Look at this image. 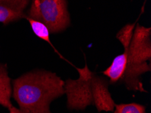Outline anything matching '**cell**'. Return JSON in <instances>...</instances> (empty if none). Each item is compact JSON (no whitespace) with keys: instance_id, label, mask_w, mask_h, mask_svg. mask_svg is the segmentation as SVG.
Here are the masks:
<instances>
[{"instance_id":"6da1fadb","label":"cell","mask_w":151,"mask_h":113,"mask_svg":"<svg viewBox=\"0 0 151 113\" xmlns=\"http://www.w3.org/2000/svg\"><path fill=\"white\" fill-rule=\"evenodd\" d=\"M65 81L56 73L37 70L13 81L12 96L26 113H52L50 106L65 94Z\"/></svg>"},{"instance_id":"7a4b0ae2","label":"cell","mask_w":151,"mask_h":113,"mask_svg":"<svg viewBox=\"0 0 151 113\" xmlns=\"http://www.w3.org/2000/svg\"><path fill=\"white\" fill-rule=\"evenodd\" d=\"M28 17L43 23L52 33L64 31L70 23L67 0H32Z\"/></svg>"},{"instance_id":"3957f363","label":"cell","mask_w":151,"mask_h":113,"mask_svg":"<svg viewBox=\"0 0 151 113\" xmlns=\"http://www.w3.org/2000/svg\"><path fill=\"white\" fill-rule=\"evenodd\" d=\"M79 74V79H67L65 81L64 89L67 98L68 109L82 110L88 106L93 105L91 87V77L93 73L87 64L84 68H76Z\"/></svg>"},{"instance_id":"277c9868","label":"cell","mask_w":151,"mask_h":113,"mask_svg":"<svg viewBox=\"0 0 151 113\" xmlns=\"http://www.w3.org/2000/svg\"><path fill=\"white\" fill-rule=\"evenodd\" d=\"M126 48L127 59L136 64L146 63L151 59V29L137 24L129 45Z\"/></svg>"},{"instance_id":"5b68a950","label":"cell","mask_w":151,"mask_h":113,"mask_svg":"<svg viewBox=\"0 0 151 113\" xmlns=\"http://www.w3.org/2000/svg\"><path fill=\"white\" fill-rule=\"evenodd\" d=\"M109 85L108 80L93 74L91 77L93 101L98 112H113L115 110L116 104L109 92Z\"/></svg>"},{"instance_id":"8992f818","label":"cell","mask_w":151,"mask_h":113,"mask_svg":"<svg viewBox=\"0 0 151 113\" xmlns=\"http://www.w3.org/2000/svg\"><path fill=\"white\" fill-rule=\"evenodd\" d=\"M30 0H0V22L7 24L27 18L24 11Z\"/></svg>"},{"instance_id":"52a82bcc","label":"cell","mask_w":151,"mask_h":113,"mask_svg":"<svg viewBox=\"0 0 151 113\" xmlns=\"http://www.w3.org/2000/svg\"><path fill=\"white\" fill-rule=\"evenodd\" d=\"M127 51L124 48V52L115 57L110 65L103 74L108 77L110 79V83L114 84L119 81L124 73L127 64Z\"/></svg>"},{"instance_id":"ba28073f","label":"cell","mask_w":151,"mask_h":113,"mask_svg":"<svg viewBox=\"0 0 151 113\" xmlns=\"http://www.w3.org/2000/svg\"><path fill=\"white\" fill-rule=\"evenodd\" d=\"M12 85L8 71L5 65L0 64V104L8 109L12 107Z\"/></svg>"},{"instance_id":"9c48e42d","label":"cell","mask_w":151,"mask_h":113,"mask_svg":"<svg viewBox=\"0 0 151 113\" xmlns=\"http://www.w3.org/2000/svg\"><path fill=\"white\" fill-rule=\"evenodd\" d=\"M27 20L30 23V25L33 30V33H35L38 37H40L42 40H44L52 45L51 41L50 39V31L47 27L43 24L37 20L32 19L31 18L27 17Z\"/></svg>"},{"instance_id":"30bf717a","label":"cell","mask_w":151,"mask_h":113,"mask_svg":"<svg viewBox=\"0 0 151 113\" xmlns=\"http://www.w3.org/2000/svg\"><path fill=\"white\" fill-rule=\"evenodd\" d=\"M114 113H146L145 106L136 103L115 105Z\"/></svg>"},{"instance_id":"8fae6325","label":"cell","mask_w":151,"mask_h":113,"mask_svg":"<svg viewBox=\"0 0 151 113\" xmlns=\"http://www.w3.org/2000/svg\"><path fill=\"white\" fill-rule=\"evenodd\" d=\"M135 24H129L123 27L118 33L116 34V38L119 40L123 47L129 46L130 41H131L132 35L135 28Z\"/></svg>"},{"instance_id":"7c38bea8","label":"cell","mask_w":151,"mask_h":113,"mask_svg":"<svg viewBox=\"0 0 151 113\" xmlns=\"http://www.w3.org/2000/svg\"><path fill=\"white\" fill-rule=\"evenodd\" d=\"M9 111H10V113H26L19 109V108L13 107V106L10 108H9Z\"/></svg>"}]
</instances>
